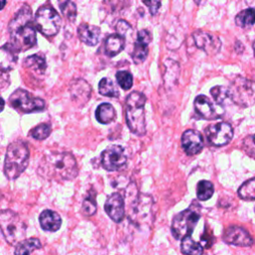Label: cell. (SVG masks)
<instances>
[{
    "label": "cell",
    "mask_w": 255,
    "mask_h": 255,
    "mask_svg": "<svg viewBox=\"0 0 255 255\" xmlns=\"http://www.w3.org/2000/svg\"><path fill=\"white\" fill-rule=\"evenodd\" d=\"M151 39L152 36L148 30L142 29L137 32L136 41L133 45V50L131 53L132 60L135 64H140L146 59V56L148 54L147 46L151 42Z\"/></svg>",
    "instance_id": "14"
},
{
    "label": "cell",
    "mask_w": 255,
    "mask_h": 255,
    "mask_svg": "<svg viewBox=\"0 0 255 255\" xmlns=\"http://www.w3.org/2000/svg\"><path fill=\"white\" fill-rule=\"evenodd\" d=\"M194 1H195L196 3H199V2H200V0H194Z\"/></svg>",
    "instance_id": "43"
},
{
    "label": "cell",
    "mask_w": 255,
    "mask_h": 255,
    "mask_svg": "<svg viewBox=\"0 0 255 255\" xmlns=\"http://www.w3.org/2000/svg\"><path fill=\"white\" fill-rule=\"evenodd\" d=\"M4 106H5V103H4V100L0 97V112H2L3 111V109H4Z\"/></svg>",
    "instance_id": "40"
},
{
    "label": "cell",
    "mask_w": 255,
    "mask_h": 255,
    "mask_svg": "<svg viewBox=\"0 0 255 255\" xmlns=\"http://www.w3.org/2000/svg\"><path fill=\"white\" fill-rule=\"evenodd\" d=\"M78 35L82 42L88 46H96L101 37V29L98 26L83 23L78 28Z\"/></svg>",
    "instance_id": "20"
},
{
    "label": "cell",
    "mask_w": 255,
    "mask_h": 255,
    "mask_svg": "<svg viewBox=\"0 0 255 255\" xmlns=\"http://www.w3.org/2000/svg\"><path fill=\"white\" fill-rule=\"evenodd\" d=\"M255 23V10L248 8L240 11L235 17V24L241 28L251 27Z\"/></svg>",
    "instance_id": "27"
},
{
    "label": "cell",
    "mask_w": 255,
    "mask_h": 255,
    "mask_svg": "<svg viewBox=\"0 0 255 255\" xmlns=\"http://www.w3.org/2000/svg\"><path fill=\"white\" fill-rule=\"evenodd\" d=\"M181 251L185 255H202L203 249L190 236H186L181 239Z\"/></svg>",
    "instance_id": "28"
},
{
    "label": "cell",
    "mask_w": 255,
    "mask_h": 255,
    "mask_svg": "<svg viewBox=\"0 0 255 255\" xmlns=\"http://www.w3.org/2000/svg\"><path fill=\"white\" fill-rule=\"evenodd\" d=\"M196 113L205 120H216L222 117L223 109L214 105L206 96L199 95L194 100Z\"/></svg>",
    "instance_id": "13"
},
{
    "label": "cell",
    "mask_w": 255,
    "mask_h": 255,
    "mask_svg": "<svg viewBox=\"0 0 255 255\" xmlns=\"http://www.w3.org/2000/svg\"><path fill=\"white\" fill-rule=\"evenodd\" d=\"M238 195L243 200H255V177L246 180L240 185Z\"/></svg>",
    "instance_id": "29"
},
{
    "label": "cell",
    "mask_w": 255,
    "mask_h": 255,
    "mask_svg": "<svg viewBox=\"0 0 255 255\" xmlns=\"http://www.w3.org/2000/svg\"><path fill=\"white\" fill-rule=\"evenodd\" d=\"M11 44L19 51L28 50L36 44V27L30 7L24 4L13 16L8 26Z\"/></svg>",
    "instance_id": "2"
},
{
    "label": "cell",
    "mask_w": 255,
    "mask_h": 255,
    "mask_svg": "<svg viewBox=\"0 0 255 255\" xmlns=\"http://www.w3.org/2000/svg\"><path fill=\"white\" fill-rule=\"evenodd\" d=\"M40 225L44 230L47 231H57L61 224L62 220L58 213L53 210H44L39 217Z\"/></svg>",
    "instance_id": "22"
},
{
    "label": "cell",
    "mask_w": 255,
    "mask_h": 255,
    "mask_svg": "<svg viewBox=\"0 0 255 255\" xmlns=\"http://www.w3.org/2000/svg\"><path fill=\"white\" fill-rule=\"evenodd\" d=\"M38 173L57 181L71 180L78 175V165L70 152H50L40 161Z\"/></svg>",
    "instance_id": "1"
},
{
    "label": "cell",
    "mask_w": 255,
    "mask_h": 255,
    "mask_svg": "<svg viewBox=\"0 0 255 255\" xmlns=\"http://www.w3.org/2000/svg\"><path fill=\"white\" fill-rule=\"evenodd\" d=\"M209 142L215 146H222L230 142L233 137V128L227 123H217L206 128Z\"/></svg>",
    "instance_id": "12"
},
{
    "label": "cell",
    "mask_w": 255,
    "mask_h": 255,
    "mask_svg": "<svg viewBox=\"0 0 255 255\" xmlns=\"http://www.w3.org/2000/svg\"><path fill=\"white\" fill-rule=\"evenodd\" d=\"M41 242L38 238H28L22 240L16 245L14 255H30L34 250L41 248Z\"/></svg>",
    "instance_id": "26"
},
{
    "label": "cell",
    "mask_w": 255,
    "mask_h": 255,
    "mask_svg": "<svg viewBox=\"0 0 255 255\" xmlns=\"http://www.w3.org/2000/svg\"><path fill=\"white\" fill-rule=\"evenodd\" d=\"M58 4L62 14L69 19L74 21L77 16V7L72 0H58Z\"/></svg>",
    "instance_id": "32"
},
{
    "label": "cell",
    "mask_w": 255,
    "mask_h": 255,
    "mask_svg": "<svg viewBox=\"0 0 255 255\" xmlns=\"http://www.w3.org/2000/svg\"><path fill=\"white\" fill-rule=\"evenodd\" d=\"M102 165L108 171H115L122 168L127 162V155L121 145H112L102 152Z\"/></svg>",
    "instance_id": "11"
},
{
    "label": "cell",
    "mask_w": 255,
    "mask_h": 255,
    "mask_svg": "<svg viewBox=\"0 0 255 255\" xmlns=\"http://www.w3.org/2000/svg\"><path fill=\"white\" fill-rule=\"evenodd\" d=\"M253 50H254V54H255V42L253 43Z\"/></svg>",
    "instance_id": "42"
},
{
    "label": "cell",
    "mask_w": 255,
    "mask_h": 255,
    "mask_svg": "<svg viewBox=\"0 0 255 255\" xmlns=\"http://www.w3.org/2000/svg\"><path fill=\"white\" fill-rule=\"evenodd\" d=\"M242 148L249 156L255 158V133L249 134L243 139Z\"/></svg>",
    "instance_id": "37"
},
{
    "label": "cell",
    "mask_w": 255,
    "mask_h": 255,
    "mask_svg": "<svg viewBox=\"0 0 255 255\" xmlns=\"http://www.w3.org/2000/svg\"><path fill=\"white\" fill-rule=\"evenodd\" d=\"M5 4H6V0H0V10L4 8Z\"/></svg>",
    "instance_id": "41"
},
{
    "label": "cell",
    "mask_w": 255,
    "mask_h": 255,
    "mask_svg": "<svg viewBox=\"0 0 255 255\" xmlns=\"http://www.w3.org/2000/svg\"><path fill=\"white\" fill-rule=\"evenodd\" d=\"M116 118V111L109 103L101 104L96 110V119L101 124H110Z\"/></svg>",
    "instance_id": "25"
},
{
    "label": "cell",
    "mask_w": 255,
    "mask_h": 255,
    "mask_svg": "<svg viewBox=\"0 0 255 255\" xmlns=\"http://www.w3.org/2000/svg\"><path fill=\"white\" fill-rule=\"evenodd\" d=\"M125 48V38L120 34L110 35L105 42V51L109 57H114Z\"/></svg>",
    "instance_id": "23"
},
{
    "label": "cell",
    "mask_w": 255,
    "mask_h": 255,
    "mask_svg": "<svg viewBox=\"0 0 255 255\" xmlns=\"http://www.w3.org/2000/svg\"><path fill=\"white\" fill-rule=\"evenodd\" d=\"M99 92L101 95L110 97V98H118L120 96L119 90L114 84L112 80L109 78H103L99 83Z\"/></svg>",
    "instance_id": "30"
},
{
    "label": "cell",
    "mask_w": 255,
    "mask_h": 255,
    "mask_svg": "<svg viewBox=\"0 0 255 255\" xmlns=\"http://www.w3.org/2000/svg\"><path fill=\"white\" fill-rule=\"evenodd\" d=\"M117 82L124 90H129L132 86V76L127 71H120L116 74Z\"/></svg>",
    "instance_id": "35"
},
{
    "label": "cell",
    "mask_w": 255,
    "mask_h": 255,
    "mask_svg": "<svg viewBox=\"0 0 255 255\" xmlns=\"http://www.w3.org/2000/svg\"><path fill=\"white\" fill-rule=\"evenodd\" d=\"M9 103L12 108L21 113L40 112L45 109V102L37 97H34L29 92L18 89L12 93L9 98Z\"/></svg>",
    "instance_id": "9"
},
{
    "label": "cell",
    "mask_w": 255,
    "mask_h": 255,
    "mask_svg": "<svg viewBox=\"0 0 255 255\" xmlns=\"http://www.w3.org/2000/svg\"><path fill=\"white\" fill-rule=\"evenodd\" d=\"M200 218V213L189 207L174 216L171 223V232L176 239L190 236L196 223Z\"/></svg>",
    "instance_id": "8"
},
{
    "label": "cell",
    "mask_w": 255,
    "mask_h": 255,
    "mask_svg": "<svg viewBox=\"0 0 255 255\" xmlns=\"http://www.w3.org/2000/svg\"><path fill=\"white\" fill-rule=\"evenodd\" d=\"M24 67L37 74H43L47 68L45 58L40 54L29 56L24 61Z\"/></svg>",
    "instance_id": "24"
},
{
    "label": "cell",
    "mask_w": 255,
    "mask_h": 255,
    "mask_svg": "<svg viewBox=\"0 0 255 255\" xmlns=\"http://www.w3.org/2000/svg\"><path fill=\"white\" fill-rule=\"evenodd\" d=\"M51 133V126L49 124H41L37 127H35L31 132L30 135L36 139L43 140L47 138Z\"/></svg>",
    "instance_id": "33"
},
{
    "label": "cell",
    "mask_w": 255,
    "mask_h": 255,
    "mask_svg": "<svg viewBox=\"0 0 255 255\" xmlns=\"http://www.w3.org/2000/svg\"><path fill=\"white\" fill-rule=\"evenodd\" d=\"M152 198L148 195H140L129 206V219L137 226L148 224L152 220Z\"/></svg>",
    "instance_id": "10"
},
{
    "label": "cell",
    "mask_w": 255,
    "mask_h": 255,
    "mask_svg": "<svg viewBox=\"0 0 255 255\" xmlns=\"http://www.w3.org/2000/svg\"><path fill=\"white\" fill-rule=\"evenodd\" d=\"M29 162V149L27 144L20 140L12 141L6 150L4 161V174L8 179L18 178L26 169Z\"/></svg>",
    "instance_id": "3"
},
{
    "label": "cell",
    "mask_w": 255,
    "mask_h": 255,
    "mask_svg": "<svg viewBox=\"0 0 255 255\" xmlns=\"http://www.w3.org/2000/svg\"><path fill=\"white\" fill-rule=\"evenodd\" d=\"M107 214L115 222H121L125 216V202L123 196L116 192L111 194L105 203Z\"/></svg>",
    "instance_id": "17"
},
{
    "label": "cell",
    "mask_w": 255,
    "mask_h": 255,
    "mask_svg": "<svg viewBox=\"0 0 255 255\" xmlns=\"http://www.w3.org/2000/svg\"><path fill=\"white\" fill-rule=\"evenodd\" d=\"M142 2L148 8L151 15H155L161 5V0H142Z\"/></svg>",
    "instance_id": "38"
},
{
    "label": "cell",
    "mask_w": 255,
    "mask_h": 255,
    "mask_svg": "<svg viewBox=\"0 0 255 255\" xmlns=\"http://www.w3.org/2000/svg\"><path fill=\"white\" fill-rule=\"evenodd\" d=\"M36 28L45 36L52 37L56 35L61 27V17L50 6L39 8L35 16Z\"/></svg>",
    "instance_id": "7"
},
{
    "label": "cell",
    "mask_w": 255,
    "mask_h": 255,
    "mask_svg": "<svg viewBox=\"0 0 255 255\" xmlns=\"http://www.w3.org/2000/svg\"><path fill=\"white\" fill-rule=\"evenodd\" d=\"M117 30H118V33L124 37L125 34L127 33V31L130 30V26L128 25V22L123 21V20H120V21L118 22V25H117Z\"/></svg>",
    "instance_id": "39"
},
{
    "label": "cell",
    "mask_w": 255,
    "mask_h": 255,
    "mask_svg": "<svg viewBox=\"0 0 255 255\" xmlns=\"http://www.w3.org/2000/svg\"><path fill=\"white\" fill-rule=\"evenodd\" d=\"M181 145L187 155H195L203 149V139L199 131L187 129L182 133Z\"/></svg>",
    "instance_id": "15"
},
{
    "label": "cell",
    "mask_w": 255,
    "mask_h": 255,
    "mask_svg": "<svg viewBox=\"0 0 255 255\" xmlns=\"http://www.w3.org/2000/svg\"><path fill=\"white\" fill-rule=\"evenodd\" d=\"M72 99L80 106L85 105L91 97V88L88 83L83 80H77L71 85Z\"/></svg>",
    "instance_id": "21"
},
{
    "label": "cell",
    "mask_w": 255,
    "mask_h": 255,
    "mask_svg": "<svg viewBox=\"0 0 255 255\" xmlns=\"http://www.w3.org/2000/svg\"><path fill=\"white\" fill-rule=\"evenodd\" d=\"M213 192H214V187L210 181L201 180L197 183L196 195L199 200H201V201L208 200L213 195Z\"/></svg>",
    "instance_id": "31"
},
{
    "label": "cell",
    "mask_w": 255,
    "mask_h": 255,
    "mask_svg": "<svg viewBox=\"0 0 255 255\" xmlns=\"http://www.w3.org/2000/svg\"><path fill=\"white\" fill-rule=\"evenodd\" d=\"M19 52L20 51L11 43L0 47V69L4 72L12 70L18 61Z\"/></svg>",
    "instance_id": "18"
},
{
    "label": "cell",
    "mask_w": 255,
    "mask_h": 255,
    "mask_svg": "<svg viewBox=\"0 0 255 255\" xmlns=\"http://www.w3.org/2000/svg\"><path fill=\"white\" fill-rule=\"evenodd\" d=\"M0 231L10 245H17L24 240L26 224L14 211L2 210L0 211Z\"/></svg>",
    "instance_id": "5"
},
{
    "label": "cell",
    "mask_w": 255,
    "mask_h": 255,
    "mask_svg": "<svg viewBox=\"0 0 255 255\" xmlns=\"http://www.w3.org/2000/svg\"><path fill=\"white\" fill-rule=\"evenodd\" d=\"M228 97L235 105L249 108L255 105V82L243 77H236L230 84Z\"/></svg>",
    "instance_id": "6"
},
{
    "label": "cell",
    "mask_w": 255,
    "mask_h": 255,
    "mask_svg": "<svg viewBox=\"0 0 255 255\" xmlns=\"http://www.w3.org/2000/svg\"><path fill=\"white\" fill-rule=\"evenodd\" d=\"M145 102V96L139 92L130 93L126 100V121L131 132L137 135H143L146 130Z\"/></svg>",
    "instance_id": "4"
},
{
    "label": "cell",
    "mask_w": 255,
    "mask_h": 255,
    "mask_svg": "<svg viewBox=\"0 0 255 255\" xmlns=\"http://www.w3.org/2000/svg\"><path fill=\"white\" fill-rule=\"evenodd\" d=\"M210 94H211L212 98L214 99V101L218 105H222L227 99H229L228 89L224 86H215V87H213L210 90Z\"/></svg>",
    "instance_id": "34"
},
{
    "label": "cell",
    "mask_w": 255,
    "mask_h": 255,
    "mask_svg": "<svg viewBox=\"0 0 255 255\" xmlns=\"http://www.w3.org/2000/svg\"><path fill=\"white\" fill-rule=\"evenodd\" d=\"M97 210V203L95 199V194L93 195H88L82 204V212L86 216H92L95 214Z\"/></svg>",
    "instance_id": "36"
},
{
    "label": "cell",
    "mask_w": 255,
    "mask_h": 255,
    "mask_svg": "<svg viewBox=\"0 0 255 255\" xmlns=\"http://www.w3.org/2000/svg\"><path fill=\"white\" fill-rule=\"evenodd\" d=\"M224 242L236 246H251L253 240L249 233L242 227L230 226L223 233Z\"/></svg>",
    "instance_id": "16"
},
{
    "label": "cell",
    "mask_w": 255,
    "mask_h": 255,
    "mask_svg": "<svg viewBox=\"0 0 255 255\" xmlns=\"http://www.w3.org/2000/svg\"><path fill=\"white\" fill-rule=\"evenodd\" d=\"M254 211H255V208H254Z\"/></svg>",
    "instance_id": "44"
},
{
    "label": "cell",
    "mask_w": 255,
    "mask_h": 255,
    "mask_svg": "<svg viewBox=\"0 0 255 255\" xmlns=\"http://www.w3.org/2000/svg\"><path fill=\"white\" fill-rule=\"evenodd\" d=\"M193 39L196 47L208 54L213 53V50L217 51L220 48V41L207 32L196 31L193 33Z\"/></svg>",
    "instance_id": "19"
}]
</instances>
